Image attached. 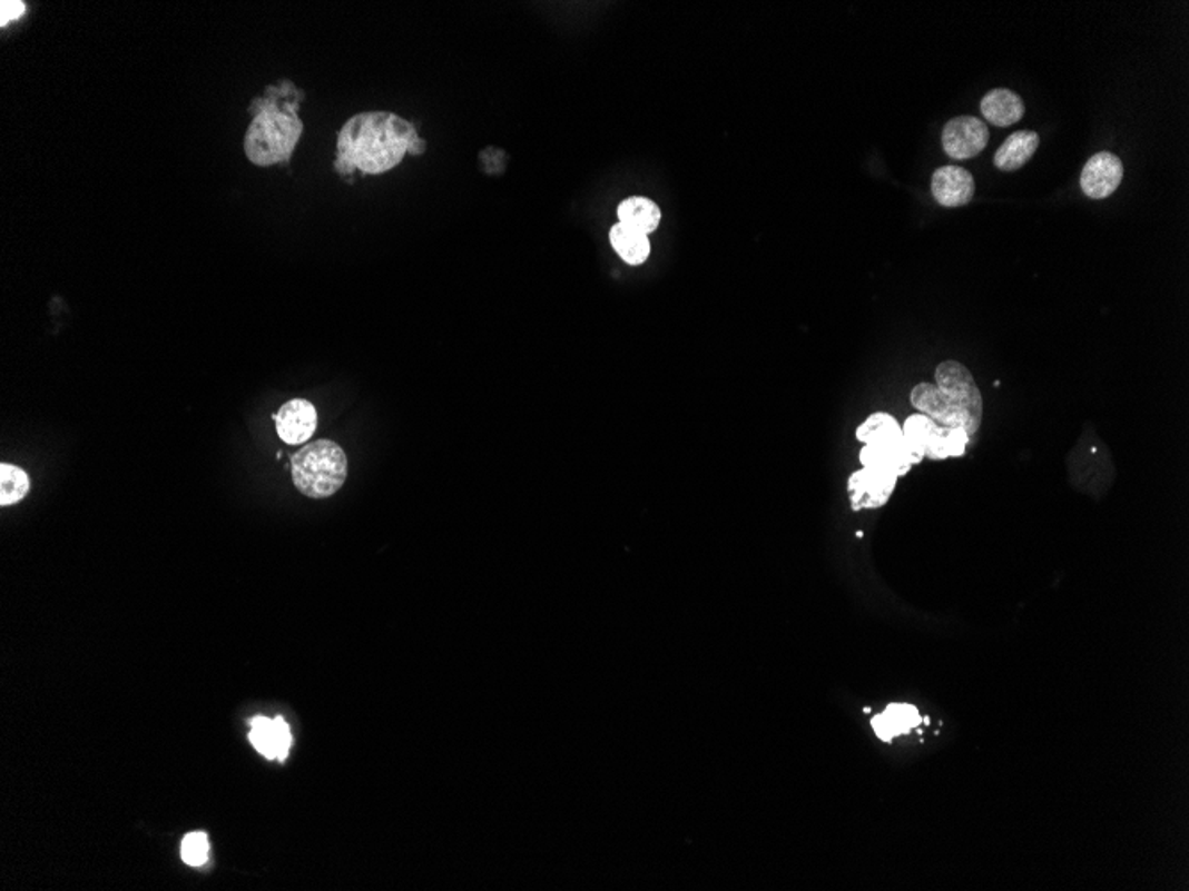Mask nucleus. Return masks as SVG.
I'll list each match as a JSON object with an SVG mask.
<instances>
[{"instance_id":"f257e3e1","label":"nucleus","mask_w":1189,"mask_h":891,"mask_svg":"<svg viewBox=\"0 0 1189 891\" xmlns=\"http://www.w3.org/2000/svg\"><path fill=\"white\" fill-rule=\"evenodd\" d=\"M426 142L419 139L415 127L394 112H360L337 133L338 174L382 175L403 162L406 154H421Z\"/></svg>"},{"instance_id":"f03ea898","label":"nucleus","mask_w":1189,"mask_h":891,"mask_svg":"<svg viewBox=\"0 0 1189 891\" xmlns=\"http://www.w3.org/2000/svg\"><path fill=\"white\" fill-rule=\"evenodd\" d=\"M254 120L245 136V151L249 162L261 168L287 162L302 139L303 121L297 116V102H278L273 95L252 103Z\"/></svg>"},{"instance_id":"7ed1b4c3","label":"nucleus","mask_w":1189,"mask_h":891,"mask_svg":"<svg viewBox=\"0 0 1189 891\" xmlns=\"http://www.w3.org/2000/svg\"><path fill=\"white\" fill-rule=\"evenodd\" d=\"M291 468L297 492L321 501L335 495L346 483L347 456L332 439H320L299 448L291 459Z\"/></svg>"},{"instance_id":"20e7f679","label":"nucleus","mask_w":1189,"mask_h":891,"mask_svg":"<svg viewBox=\"0 0 1189 891\" xmlns=\"http://www.w3.org/2000/svg\"><path fill=\"white\" fill-rule=\"evenodd\" d=\"M1070 481L1079 492L1101 495L1110 489L1117 477L1110 448L1102 444L1097 433H1083L1067 457Z\"/></svg>"},{"instance_id":"39448f33","label":"nucleus","mask_w":1189,"mask_h":891,"mask_svg":"<svg viewBox=\"0 0 1189 891\" xmlns=\"http://www.w3.org/2000/svg\"><path fill=\"white\" fill-rule=\"evenodd\" d=\"M901 429H903L906 447L917 465L923 462L924 457L933 462H944L950 457L962 456L963 448H965V435L962 429L939 426L923 413L910 415Z\"/></svg>"},{"instance_id":"423d86ee","label":"nucleus","mask_w":1189,"mask_h":891,"mask_svg":"<svg viewBox=\"0 0 1189 891\" xmlns=\"http://www.w3.org/2000/svg\"><path fill=\"white\" fill-rule=\"evenodd\" d=\"M936 388L962 409L969 418L971 444L980 433L983 420V397L971 370L960 362L945 359L935 368Z\"/></svg>"},{"instance_id":"0eeeda50","label":"nucleus","mask_w":1189,"mask_h":891,"mask_svg":"<svg viewBox=\"0 0 1189 891\" xmlns=\"http://www.w3.org/2000/svg\"><path fill=\"white\" fill-rule=\"evenodd\" d=\"M990 141L985 121L974 116H956L942 130V148L953 160L974 159Z\"/></svg>"},{"instance_id":"6e6552de","label":"nucleus","mask_w":1189,"mask_h":891,"mask_svg":"<svg viewBox=\"0 0 1189 891\" xmlns=\"http://www.w3.org/2000/svg\"><path fill=\"white\" fill-rule=\"evenodd\" d=\"M897 479L888 472L875 471L862 466L861 471L849 475L848 493L855 511L878 509L885 506L896 489Z\"/></svg>"},{"instance_id":"1a4fd4ad","label":"nucleus","mask_w":1189,"mask_h":891,"mask_svg":"<svg viewBox=\"0 0 1189 891\" xmlns=\"http://www.w3.org/2000/svg\"><path fill=\"white\" fill-rule=\"evenodd\" d=\"M910 403L942 427H963L971 439L969 418L956 404L951 403L933 383H918L910 392Z\"/></svg>"},{"instance_id":"9d476101","label":"nucleus","mask_w":1189,"mask_h":891,"mask_svg":"<svg viewBox=\"0 0 1189 891\" xmlns=\"http://www.w3.org/2000/svg\"><path fill=\"white\" fill-rule=\"evenodd\" d=\"M1123 178V165L1120 157L1111 151H1099L1088 159L1081 174V189L1092 200L1110 198Z\"/></svg>"},{"instance_id":"9b49d317","label":"nucleus","mask_w":1189,"mask_h":891,"mask_svg":"<svg viewBox=\"0 0 1189 891\" xmlns=\"http://www.w3.org/2000/svg\"><path fill=\"white\" fill-rule=\"evenodd\" d=\"M858 457H861L862 466L888 472V474H894L896 477H903V475L912 471V466L917 465L912 454H910L903 436L871 442V444L862 447Z\"/></svg>"},{"instance_id":"f8f14e48","label":"nucleus","mask_w":1189,"mask_h":891,"mask_svg":"<svg viewBox=\"0 0 1189 891\" xmlns=\"http://www.w3.org/2000/svg\"><path fill=\"white\" fill-rule=\"evenodd\" d=\"M976 192V184L971 171L962 166H942L932 177V195L936 204L945 209L963 207L971 204Z\"/></svg>"},{"instance_id":"ddd939ff","label":"nucleus","mask_w":1189,"mask_h":891,"mask_svg":"<svg viewBox=\"0 0 1189 891\" xmlns=\"http://www.w3.org/2000/svg\"><path fill=\"white\" fill-rule=\"evenodd\" d=\"M249 724H252L249 742L255 751L263 754L264 759L285 762L293 745L289 724L285 723L282 717L267 719L264 715L252 719Z\"/></svg>"},{"instance_id":"4468645a","label":"nucleus","mask_w":1189,"mask_h":891,"mask_svg":"<svg viewBox=\"0 0 1189 891\" xmlns=\"http://www.w3.org/2000/svg\"><path fill=\"white\" fill-rule=\"evenodd\" d=\"M276 430L285 444L302 445L314 436L317 429V412L314 404L305 399L285 403L275 417Z\"/></svg>"},{"instance_id":"2eb2a0df","label":"nucleus","mask_w":1189,"mask_h":891,"mask_svg":"<svg viewBox=\"0 0 1189 891\" xmlns=\"http://www.w3.org/2000/svg\"><path fill=\"white\" fill-rule=\"evenodd\" d=\"M923 724V715L908 703H892L882 714L871 721L873 732L880 741L892 742L897 736L912 732L914 727Z\"/></svg>"},{"instance_id":"dca6fc26","label":"nucleus","mask_w":1189,"mask_h":891,"mask_svg":"<svg viewBox=\"0 0 1189 891\" xmlns=\"http://www.w3.org/2000/svg\"><path fill=\"white\" fill-rule=\"evenodd\" d=\"M981 115L995 127H1010L1022 120L1024 102L1012 89H992L980 102Z\"/></svg>"},{"instance_id":"f3484780","label":"nucleus","mask_w":1189,"mask_h":891,"mask_svg":"<svg viewBox=\"0 0 1189 891\" xmlns=\"http://www.w3.org/2000/svg\"><path fill=\"white\" fill-rule=\"evenodd\" d=\"M618 222L650 236L662 221V210L647 196H629L617 209Z\"/></svg>"},{"instance_id":"a211bd4d","label":"nucleus","mask_w":1189,"mask_h":891,"mask_svg":"<svg viewBox=\"0 0 1189 891\" xmlns=\"http://www.w3.org/2000/svg\"><path fill=\"white\" fill-rule=\"evenodd\" d=\"M1040 147V136L1033 130H1019L1008 136L994 156V166L1001 171H1016L1030 162Z\"/></svg>"},{"instance_id":"6ab92c4d","label":"nucleus","mask_w":1189,"mask_h":891,"mask_svg":"<svg viewBox=\"0 0 1189 891\" xmlns=\"http://www.w3.org/2000/svg\"><path fill=\"white\" fill-rule=\"evenodd\" d=\"M609 242H611V248L615 249V254H617L627 266H643L648 258H650V255H652L650 237L645 236L641 231L632 230V228L626 227V225H621V222H615V225L609 228Z\"/></svg>"},{"instance_id":"aec40b11","label":"nucleus","mask_w":1189,"mask_h":891,"mask_svg":"<svg viewBox=\"0 0 1189 891\" xmlns=\"http://www.w3.org/2000/svg\"><path fill=\"white\" fill-rule=\"evenodd\" d=\"M855 436L862 445H866L878 439L900 438L903 436V429L891 413L876 412L862 422L855 430Z\"/></svg>"},{"instance_id":"412c9836","label":"nucleus","mask_w":1189,"mask_h":891,"mask_svg":"<svg viewBox=\"0 0 1189 891\" xmlns=\"http://www.w3.org/2000/svg\"><path fill=\"white\" fill-rule=\"evenodd\" d=\"M29 475L14 465L0 466V506H14L29 495Z\"/></svg>"},{"instance_id":"4be33fe9","label":"nucleus","mask_w":1189,"mask_h":891,"mask_svg":"<svg viewBox=\"0 0 1189 891\" xmlns=\"http://www.w3.org/2000/svg\"><path fill=\"white\" fill-rule=\"evenodd\" d=\"M209 836L202 833V831H195V833L187 834L180 845V854H183V861L189 867L204 865L207 858H209Z\"/></svg>"},{"instance_id":"5701e85b","label":"nucleus","mask_w":1189,"mask_h":891,"mask_svg":"<svg viewBox=\"0 0 1189 891\" xmlns=\"http://www.w3.org/2000/svg\"><path fill=\"white\" fill-rule=\"evenodd\" d=\"M26 13V2H20V0H2V2H0V26L6 27L11 22H17L18 18H22Z\"/></svg>"}]
</instances>
